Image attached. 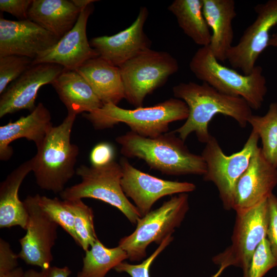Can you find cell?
I'll return each instance as SVG.
<instances>
[{"instance_id":"obj_29","label":"cell","mask_w":277,"mask_h":277,"mask_svg":"<svg viewBox=\"0 0 277 277\" xmlns=\"http://www.w3.org/2000/svg\"><path fill=\"white\" fill-rule=\"evenodd\" d=\"M36 196L41 208L80 246L75 232L74 216L65 205L63 200L61 201L56 197L49 198L38 194H36Z\"/></svg>"},{"instance_id":"obj_21","label":"cell","mask_w":277,"mask_h":277,"mask_svg":"<svg viewBox=\"0 0 277 277\" xmlns=\"http://www.w3.org/2000/svg\"><path fill=\"white\" fill-rule=\"evenodd\" d=\"M68 114L89 113L104 104L85 78L75 70L64 69L51 83Z\"/></svg>"},{"instance_id":"obj_6","label":"cell","mask_w":277,"mask_h":277,"mask_svg":"<svg viewBox=\"0 0 277 277\" xmlns=\"http://www.w3.org/2000/svg\"><path fill=\"white\" fill-rule=\"evenodd\" d=\"M76 174L81 177V182L61 192L63 200L92 198L102 201L120 210L133 224L142 217L123 190L120 163L113 160L102 166L82 165L76 169Z\"/></svg>"},{"instance_id":"obj_35","label":"cell","mask_w":277,"mask_h":277,"mask_svg":"<svg viewBox=\"0 0 277 277\" xmlns=\"http://www.w3.org/2000/svg\"><path fill=\"white\" fill-rule=\"evenodd\" d=\"M114 150L112 146L106 142L95 145L91 151L90 160L92 166H102L113 161Z\"/></svg>"},{"instance_id":"obj_14","label":"cell","mask_w":277,"mask_h":277,"mask_svg":"<svg viewBox=\"0 0 277 277\" xmlns=\"http://www.w3.org/2000/svg\"><path fill=\"white\" fill-rule=\"evenodd\" d=\"M64 69L55 64H32L1 94L0 117L22 110L32 112L40 88L51 84Z\"/></svg>"},{"instance_id":"obj_12","label":"cell","mask_w":277,"mask_h":277,"mask_svg":"<svg viewBox=\"0 0 277 277\" xmlns=\"http://www.w3.org/2000/svg\"><path fill=\"white\" fill-rule=\"evenodd\" d=\"M28 214L26 234L19 240L18 258L41 269L50 267L53 260L52 249L57 239L58 225L41 208L36 195L23 201Z\"/></svg>"},{"instance_id":"obj_28","label":"cell","mask_w":277,"mask_h":277,"mask_svg":"<svg viewBox=\"0 0 277 277\" xmlns=\"http://www.w3.org/2000/svg\"><path fill=\"white\" fill-rule=\"evenodd\" d=\"M63 201L74 216L75 232L80 246L86 251L97 239L94 227L93 210L82 199Z\"/></svg>"},{"instance_id":"obj_23","label":"cell","mask_w":277,"mask_h":277,"mask_svg":"<svg viewBox=\"0 0 277 277\" xmlns=\"http://www.w3.org/2000/svg\"><path fill=\"white\" fill-rule=\"evenodd\" d=\"M32 170L31 159L14 169L0 185V228L19 226L26 229L28 214L18 190L26 176Z\"/></svg>"},{"instance_id":"obj_5","label":"cell","mask_w":277,"mask_h":277,"mask_svg":"<svg viewBox=\"0 0 277 277\" xmlns=\"http://www.w3.org/2000/svg\"><path fill=\"white\" fill-rule=\"evenodd\" d=\"M189 68L199 80L222 93L242 97L252 109L259 110L262 106L267 87L261 66L256 65L248 75L241 74L220 64L208 46L195 52Z\"/></svg>"},{"instance_id":"obj_27","label":"cell","mask_w":277,"mask_h":277,"mask_svg":"<svg viewBox=\"0 0 277 277\" xmlns=\"http://www.w3.org/2000/svg\"><path fill=\"white\" fill-rule=\"evenodd\" d=\"M248 123L261 140L263 155L277 168V103H271L263 116L252 114Z\"/></svg>"},{"instance_id":"obj_18","label":"cell","mask_w":277,"mask_h":277,"mask_svg":"<svg viewBox=\"0 0 277 277\" xmlns=\"http://www.w3.org/2000/svg\"><path fill=\"white\" fill-rule=\"evenodd\" d=\"M148 10L141 7L135 20L127 28L111 36L91 38V46L99 56L110 64L121 67L126 62L150 48L151 41L144 31Z\"/></svg>"},{"instance_id":"obj_15","label":"cell","mask_w":277,"mask_h":277,"mask_svg":"<svg viewBox=\"0 0 277 277\" xmlns=\"http://www.w3.org/2000/svg\"><path fill=\"white\" fill-rule=\"evenodd\" d=\"M93 10V4L83 10L73 28L52 47L34 58L32 64L51 63L65 69L76 70L88 60L98 57L86 33L88 20Z\"/></svg>"},{"instance_id":"obj_19","label":"cell","mask_w":277,"mask_h":277,"mask_svg":"<svg viewBox=\"0 0 277 277\" xmlns=\"http://www.w3.org/2000/svg\"><path fill=\"white\" fill-rule=\"evenodd\" d=\"M49 110L42 103L26 116L0 127V160L7 161L13 154L10 144L14 141L25 138L34 142L37 149L53 126Z\"/></svg>"},{"instance_id":"obj_30","label":"cell","mask_w":277,"mask_h":277,"mask_svg":"<svg viewBox=\"0 0 277 277\" xmlns=\"http://www.w3.org/2000/svg\"><path fill=\"white\" fill-rule=\"evenodd\" d=\"M277 266L269 242L264 238L254 251L243 277H263L270 269Z\"/></svg>"},{"instance_id":"obj_4","label":"cell","mask_w":277,"mask_h":277,"mask_svg":"<svg viewBox=\"0 0 277 277\" xmlns=\"http://www.w3.org/2000/svg\"><path fill=\"white\" fill-rule=\"evenodd\" d=\"M76 116L67 113L60 124L53 126L31 158L32 171L42 189L60 194L76 173L79 149L70 140Z\"/></svg>"},{"instance_id":"obj_32","label":"cell","mask_w":277,"mask_h":277,"mask_svg":"<svg viewBox=\"0 0 277 277\" xmlns=\"http://www.w3.org/2000/svg\"><path fill=\"white\" fill-rule=\"evenodd\" d=\"M173 240V237L172 234L168 235L154 252L141 263L135 265L122 262L114 269L118 272L127 273L131 277H150L149 270L153 262Z\"/></svg>"},{"instance_id":"obj_3","label":"cell","mask_w":277,"mask_h":277,"mask_svg":"<svg viewBox=\"0 0 277 277\" xmlns=\"http://www.w3.org/2000/svg\"><path fill=\"white\" fill-rule=\"evenodd\" d=\"M188 114V107L183 101L171 98L153 106L134 109L106 103L93 111L83 113V116L96 130L123 123L141 136L154 138L167 132L171 123L186 120Z\"/></svg>"},{"instance_id":"obj_1","label":"cell","mask_w":277,"mask_h":277,"mask_svg":"<svg viewBox=\"0 0 277 277\" xmlns=\"http://www.w3.org/2000/svg\"><path fill=\"white\" fill-rule=\"evenodd\" d=\"M172 91L174 97L183 101L189 109L186 122L173 130L184 141L194 132L199 141L206 144L212 136L209 124L216 114L232 118L242 128L246 127L252 115V109L243 98L222 93L204 82L181 83Z\"/></svg>"},{"instance_id":"obj_37","label":"cell","mask_w":277,"mask_h":277,"mask_svg":"<svg viewBox=\"0 0 277 277\" xmlns=\"http://www.w3.org/2000/svg\"><path fill=\"white\" fill-rule=\"evenodd\" d=\"M71 271L67 266L58 267L50 266L38 271L30 269L25 271L24 277H68Z\"/></svg>"},{"instance_id":"obj_7","label":"cell","mask_w":277,"mask_h":277,"mask_svg":"<svg viewBox=\"0 0 277 277\" xmlns=\"http://www.w3.org/2000/svg\"><path fill=\"white\" fill-rule=\"evenodd\" d=\"M189 210L188 195L180 193L172 196L159 208L151 210L137 222L135 230L122 238L118 245L131 261H139L146 256L148 245L160 244L179 227Z\"/></svg>"},{"instance_id":"obj_26","label":"cell","mask_w":277,"mask_h":277,"mask_svg":"<svg viewBox=\"0 0 277 277\" xmlns=\"http://www.w3.org/2000/svg\"><path fill=\"white\" fill-rule=\"evenodd\" d=\"M121 247L107 248L98 239L85 251L83 267L76 277H105L107 273L128 259Z\"/></svg>"},{"instance_id":"obj_20","label":"cell","mask_w":277,"mask_h":277,"mask_svg":"<svg viewBox=\"0 0 277 277\" xmlns=\"http://www.w3.org/2000/svg\"><path fill=\"white\" fill-rule=\"evenodd\" d=\"M203 12L212 31L209 47L218 61L227 60L234 32L232 22L236 15L234 0H202Z\"/></svg>"},{"instance_id":"obj_10","label":"cell","mask_w":277,"mask_h":277,"mask_svg":"<svg viewBox=\"0 0 277 277\" xmlns=\"http://www.w3.org/2000/svg\"><path fill=\"white\" fill-rule=\"evenodd\" d=\"M236 214L231 244L215 255L212 261L219 266L240 268L243 272L247 269L254 251L267 236L269 221L267 200Z\"/></svg>"},{"instance_id":"obj_13","label":"cell","mask_w":277,"mask_h":277,"mask_svg":"<svg viewBox=\"0 0 277 277\" xmlns=\"http://www.w3.org/2000/svg\"><path fill=\"white\" fill-rule=\"evenodd\" d=\"M119 163L123 173V190L134 202L142 217L151 211L153 205L160 199L187 193L196 189L192 183L165 180L145 173L133 166L125 157L121 158Z\"/></svg>"},{"instance_id":"obj_39","label":"cell","mask_w":277,"mask_h":277,"mask_svg":"<svg viewBox=\"0 0 277 277\" xmlns=\"http://www.w3.org/2000/svg\"><path fill=\"white\" fill-rule=\"evenodd\" d=\"M73 4L82 11L93 3L97 2L96 0H71Z\"/></svg>"},{"instance_id":"obj_31","label":"cell","mask_w":277,"mask_h":277,"mask_svg":"<svg viewBox=\"0 0 277 277\" xmlns=\"http://www.w3.org/2000/svg\"><path fill=\"white\" fill-rule=\"evenodd\" d=\"M33 59L9 55L0 57V94L18 78L32 64Z\"/></svg>"},{"instance_id":"obj_11","label":"cell","mask_w":277,"mask_h":277,"mask_svg":"<svg viewBox=\"0 0 277 277\" xmlns=\"http://www.w3.org/2000/svg\"><path fill=\"white\" fill-rule=\"evenodd\" d=\"M256 16L239 42L228 52L227 60L234 69L248 75L261 54L268 47L271 30L277 25V0H269L254 8Z\"/></svg>"},{"instance_id":"obj_25","label":"cell","mask_w":277,"mask_h":277,"mask_svg":"<svg viewBox=\"0 0 277 277\" xmlns=\"http://www.w3.org/2000/svg\"><path fill=\"white\" fill-rule=\"evenodd\" d=\"M168 9L184 33L196 44L210 45L212 34L203 14L202 0H175Z\"/></svg>"},{"instance_id":"obj_17","label":"cell","mask_w":277,"mask_h":277,"mask_svg":"<svg viewBox=\"0 0 277 277\" xmlns=\"http://www.w3.org/2000/svg\"><path fill=\"white\" fill-rule=\"evenodd\" d=\"M277 185V168L264 157L259 147L238 181L232 209L236 213L248 210L267 200Z\"/></svg>"},{"instance_id":"obj_2","label":"cell","mask_w":277,"mask_h":277,"mask_svg":"<svg viewBox=\"0 0 277 277\" xmlns=\"http://www.w3.org/2000/svg\"><path fill=\"white\" fill-rule=\"evenodd\" d=\"M121 153L127 158L143 160L152 169L168 175H203L206 164L201 155L190 151L185 141L173 131L154 138L131 131L117 137Z\"/></svg>"},{"instance_id":"obj_9","label":"cell","mask_w":277,"mask_h":277,"mask_svg":"<svg viewBox=\"0 0 277 277\" xmlns=\"http://www.w3.org/2000/svg\"><path fill=\"white\" fill-rule=\"evenodd\" d=\"M259 135L252 131L243 148L229 155L224 153L217 140L212 135L206 143L201 154L207 167L203 179L215 185L226 210L232 209L236 183L259 147Z\"/></svg>"},{"instance_id":"obj_16","label":"cell","mask_w":277,"mask_h":277,"mask_svg":"<svg viewBox=\"0 0 277 277\" xmlns=\"http://www.w3.org/2000/svg\"><path fill=\"white\" fill-rule=\"evenodd\" d=\"M60 38L30 20L0 19V57L16 55L33 60Z\"/></svg>"},{"instance_id":"obj_33","label":"cell","mask_w":277,"mask_h":277,"mask_svg":"<svg viewBox=\"0 0 277 277\" xmlns=\"http://www.w3.org/2000/svg\"><path fill=\"white\" fill-rule=\"evenodd\" d=\"M267 202L269 221L266 238L277 260V196L271 194L268 198Z\"/></svg>"},{"instance_id":"obj_41","label":"cell","mask_w":277,"mask_h":277,"mask_svg":"<svg viewBox=\"0 0 277 277\" xmlns=\"http://www.w3.org/2000/svg\"><path fill=\"white\" fill-rule=\"evenodd\" d=\"M226 268L227 267L224 265L220 266L217 271L212 274L211 277H220Z\"/></svg>"},{"instance_id":"obj_24","label":"cell","mask_w":277,"mask_h":277,"mask_svg":"<svg viewBox=\"0 0 277 277\" xmlns=\"http://www.w3.org/2000/svg\"><path fill=\"white\" fill-rule=\"evenodd\" d=\"M81 11L71 1L32 0L28 19L61 38L73 28Z\"/></svg>"},{"instance_id":"obj_22","label":"cell","mask_w":277,"mask_h":277,"mask_svg":"<svg viewBox=\"0 0 277 277\" xmlns=\"http://www.w3.org/2000/svg\"><path fill=\"white\" fill-rule=\"evenodd\" d=\"M104 104L117 105L125 98L120 68L100 56L88 60L76 70Z\"/></svg>"},{"instance_id":"obj_40","label":"cell","mask_w":277,"mask_h":277,"mask_svg":"<svg viewBox=\"0 0 277 277\" xmlns=\"http://www.w3.org/2000/svg\"><path fill=\"white\" fill-rule=\"evenodd\" d=\"M269 46L277 48V31L270 36L268 44Z\"/></svg>"},{"instance_id":"obj_8","label":"cell","mask_w":277,"mask_h":277,"mask_svg":"<svg viewBox=\"0 0 277 277\" xmlns=\"http://www.w3.org/2000/svg\"><path fill=\"white\" fill-rule=\"evenodd\" d=\"M125 99L135 107L162 86L179 68L176 60L166 51L146 50L120 67Z\"/></svg>"},{"instance_id":"obj_38","label":"cell","mask_w":277,"mask_h":277,"mask_svg":"<svg viewBox=\"0 0 277 277\" xmlns=\"http://www.w3.org/2000/svg\"><path fill=\"white\" fill-rule=\"evenodd\" d=\"M24 273L25 271L23 269L18 266L10 271L0 274V277H24Z\"/></svg>"},{"instance_id":"obj_36","label":"cell","mask_w":277,"mask_h":277,"mask_svg":"<svg viewBox=\"0 0 277 277\" xmlns=\"http://www.w3.org/2000/svg\"><path fill=\"white\" fill-rule=\"evenodd\" d=\"M18 254L14 253L10 244L0 239V274L10 271L18 267Z\"/></svg>"},{"instance_id":"obj_34","label":"cell","mask_w":277,"mask_h":277,"mask_svg":"<svg viewBox=\"0 0 277 277\" xmlns=\"http://www.w3.org/2000/svg\"><path fill=\"white\" fill-rule=\"evenodd\" d=\"M32 0H1L0 10L18 18L19 21L28 19L29 9Z\"/></svg>"}]
</instances>
